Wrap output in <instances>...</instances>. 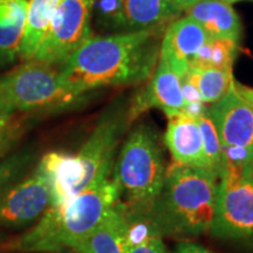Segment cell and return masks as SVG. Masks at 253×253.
Returning <instances> with one entry per match:
<instances>
[{
	"label": "cell",
	"instance_id": "cell-1",
	"mask_svg": "<svg viewBox=\"0 0 253 253\" xmlns=\"http://www.w3.org/2000/svg\"><path fill=\"white\" fill-rule=\"evenodd\" d=\"M164 31L91 36L59 66L60 75L78 96L100 87L149 80L160 59Z\"/></svg>",
	"mask_w": 253,
	"mask_h": 253
},
{
	"label": "cell",
	"instance_id": "cell-2",
	"mask_svg": "<svg viewBox=\"0 0 253 253\" xmlns=\"http://www.w3.org/2000/svg\"><path fill=\"white\" fill-rule=\"evenodd\" d=\"M218 176L204 168L175 163L145 220L170 238L191 240L210 232L216 212Z\"/></svg>",
	"mask_w": 253,
	"mask_h": 253
},
{
	"label": "cell",
	"instance_id": "cell-3",
	"mask_svg": "<svg viewBox=\"0 0 253 253\" xmlns=\"http://www.w3.org/2000/svg\"><path fill=\"white\" fill-rule=\"evenodd\" d=\"M119 203V189L112 175L97 178L75 197L48 207L33 227L4 245L7 251L47 253L71 249L87 236Z\"/></svg>",
	"mask_w": 253,
	"mask_h": 253
},
{
	"label": "cell",
	"instance_id": "cell-4",
	"mask_svg": "<svg viewBox=\"0 0 253 253\" xmlns=\"http://www.w3.org/2000/svg\"><path fill=\"white\" fill-rule=\"evenodd\" d=\"M167 170L157 131L149 123H138L126 136L112 170L120 203L132 219L145 220L162 190Z\"/></svg>",
	"mask_w": 253,
	"mask_h": 253
},
{
	"label": "cell",
	"instance_id": "cell-5",
	"mask_svg": "<svg viewBox=\"0 0 253 253\" xmlns=\"http://www.w3.org/2000/svg\"><path fill=\"white\" fill-rule=\"evenodd\" d=\"M211 236L253 246V161H224Z\"/></svg>",
	"mask_w": 253,
	"mask_h": 253
},
{
	"label": "cell",
	"instance_id": "cell-6",
	"mask_svg": "<svg viewBox=\"0 0 253 253\" xmlns=\"http://www.w3.org/2000/svg\"><path fill=\"white\" fill-rule=\"evenodd\" d=\"M56 66L30 60L0 77V102L17 112L56 109L79 100Z\"/></svg>",
	"mask_w": 253,
	"mask_h": 253
},
{
	"label": "cell",
	"instance_id": "cell-7",
	"mask_svg": "<svg viewBox=\"0 0 253 253\" xmlns=\"http://www.w3.org/2000/svg\"><path fill=\"white\" fill-rule=\"evenodd\" d=\"M93 0H61L33 60L59 67L91 37Z\"/></svg>",
	"mask_w": 253,
	"mask_h": 253
},
{
	"label": "cell",
	"instance_id": "cell-8",
	"mask_svg": "<svg viewBox=\"0 0 253 253\" xmlns=\"http://www.w3.org/2000/svg\"><path fill=\"white\" fill-rule=\"evenodd\" d=\"M236 81V80H235ZM208 107V113L219 136L224 161H253V107L236 89Z\"/></svg>",
	"mask_w": 253,
	"mask_h": 253
},
{
	"label": "cell",
	"instance_id": "cell-9",
	"mask_svg": "<svg viewBox=\"0 0 253 253\" xmlns=\"http://www.w3.org/2000/svg\"><path fill=\"white\" fill-rule=\"evenodd\" d=\"M50 204V189L39 168L0 196V224L20 227L42 216Z\"/></svg>",
	"mask_w": 253,
	"mask_h": 253
},
{
	"label": "cell",
	"instance_id": "cell-10",
	"mask_svg": "<svg viewBox=\"0 0 253 253\" xmlns=\"http://www.w3.org/2000/svg\"><path fill=\"white\" fill-rule=\"evenodd\" d=\"M151 108L163 110L167 116L186 113L188 104L182 89V80L162 59H158L149 84L129 104V123Z\"/></svg>",
	"mask_w": 253,
	"mask_h": 253
},
{
	"label": "cell",
	"instance_id": "cell-11",
	"mask_svg": "<svg viewBox=\"0 0 253 253\" xmlns=\"http://www.w3.org/2000/svg\"><path fill=\"white\" fill-rule=\"evenodd\" d=\"M210 39L208 32L194 19L186 15L176 19L164 31L160 59L182 79L198 50Z\"/></svg>",
	"mask_w": 253,
	"mask_h": 253
},
{
	"label": "cell",
	"instance_id": "cell-12",
	"mask_svg": "<svg viewBox=\"0 0 253 253\" xmlns=\"http://www.w3.org/2000/svg\"><path fill=\"white\" fill-rule=\"evenodd\" d=\"M167 118L168 126L164 134V144L171 154L175 163L210 170L204 153L203 137L196 116L188 113H179Z\"/></svg>",
	"mask_w": 253,
	"mask_h": 253
},
{
	"label": "cell",
	"instance_id": "cell-13",
	"mask_svg": "<svg viewBox=\"0 0 253 253\" xmlns=\"http://www.w3.org/2000/svg\"><path fill=\"white\" fill-rule=\"evenodd\" d=\"M131 227L132 218L119 201L99 225L71 249L78 253H126Z\"/></svg>",
	"mask_w": 253,
	"mask_h": 253
},
{
	"label": "cell",
	"instance_id": "cell-14",
	"mask_svg": "<svg viewBox=\"0 0 253 253\" xmlns=\"http://www.w3.org/2000/svg\"><path fill=\"white\" fill-rule=\"evenodd\" d=\"M38 168L48 181L49 207L66 203L86 189L84 168L77 154L52 151L41 158Z\"/></svg>",
	"mask_w": 253,
	"mask_h": 253
},
{
	"label": "cell",
	"instance_id": "cell-15",
	"mask_svg": "<svg viewBox=\"0 0 253 253\" xmlns=\"http://www.w3.org/2000/svg\"><path fill=\"white\" fill-rule=\"evenodd\" d=\"M181 13L170 0H122V33L164 28Z\"/></svg>",
	"mask_w": 253,
	"mask_h": 253
},
{
	"label": "cell",
	"instance_id": "cell-16",
	"mask_svg": "<svg viewBox=\"0 0 253 253\" xmlns=\"http://www.w3.org/2000/svg\"><path fill=\"white\" fill-rule=\"evenodd\" d=\"M211 38L227 39L239 43L242 23L232 6L221 0H201L185 11Z\"/></svg>",
	"mask_w": 253,
	"mask_h": 253
},
{
	"label": "cell",
	"instance_id": "cell-17",
	"mask_svg": "<svg viewBox=\"0 0 253 253\" xmlns=\"http://www.w3.org/2000/svg\"><path fill=\"white\" fill-rule=\"evenodd\" d=\"M27 0H0V66L19 55L26 25Z\"/></svg>",
	"mask_w": 253,
	"mask_h": 253
},
{
	"label": "cell",
	"instance_id": "cell-18",
	"mask_svg": "<svg viewBox=\"0 0 253 253\" xmlns=\"http://www.w3.org/2000/svg\"><path fill=\"white\" fill-rule=\"evenodd\" d=\"M60 2L61 0H30L24 37L19 50V58L23 61L34 59Z\"/></svg>",
	"mask_w": 253,
	"mask_h": 253
},
{
	"label": "cell",
	"instance_id": "cell-19",
	"mask_svg": "<svg viewBox=\"0 0 253 253\" xmlns=\"http://www.w3.org/2000/svg\"><path fill=\"white\" fill-rule=\"evenodd\" d=\"M201 97L204 104H212L220 100L232 86V69L190 68L182 78Z\"/></svg>",
	"mask_w": 253,
	"mask_h": 253
},
{
	"label": "cell",
	"instance_id": "cell-20",
	"mask_svg": "<svg viewBox=\"0 0 253 253\" xmlns=\"http://www.w3.org/2000/svg\"><path fill=\"white\" fill-rule=\"evenodd\" d=\"M238 47L236 41L211 38L195 55L190 68L232 69Z\"/></svg>",
	"mask_w": 253,
	"mask_h": 253
},
{
	"label": "cell",
	"instance_id": "cell-21",
	"mask_svg": "<svg viewBox=\"0 0 253 253\" xmlns=\"http://www.w3.org/2000/svg\"><path fill=\"white\" fill-rule=\"evenodd\" d=\"M196 120H197L199 129H201L202 132V137H203L204 153L209 164V169L219 177V173L224 166V154L223 149H221L219 136L217 134L212 120L209 116L207 107H204L198 113Z\"/></svg>",
	"mask_w": 253,
	"mask_h": 253
},
{
	"label": "cell",
	"instance_id": "cell-22",
	"mask_svg": "<svg viewBox=\"0 0 253 253\" xmlns=\"http://www.w3.org/2000/svg\"><path fill=\"white\" fill-rule=\"evenodd\" d=\"M126 253H170L163 237L147 220L132 219L128 248Z\"/></svg>",
	"mask_w": 253,
	"mask_h": 253
},
{
	"label": "cell",
	"instance_id": "cell-23",
	"mask_svg": "<svg viewBox=\"0 0 253 253\" xmlns=\"http://www.w3.org/2000/svg\"><path fill=\"white\" fill-rule=\"evenodd\" d=\"M93 15L104 33H122V0H93Z\"/></svg>",
	"mask_w": 253,
	"mask_h": 253
},
{
	"label": "cell",
	"instance_id": "cell-24",
	"mask_svg": "<svg viewBox=\"0 0 253 253\" xmlns=\"http://www.w3.org/2000/svg\"><path fill=\"white\" fill-rule=\"evenodd\" d=\"M31 156L26 153L12 155L0 162V196L9 188L15 178L30 163Z\"/></svg>",
	"mask_w": 253,
	"mask_h": 253
},
{
	"label": "cell",
	"instance_id": "cell-25",
	"mask_svg": "<svg viewBox=\"0 0 253 253\" xmlns=\"http://www.w3.org/2000/svg\"><path fill=\"white\" fill-rule=\"evenodd\" d=\"M17 110L0 102V156L5 153L19 130Z\"/></svg>",
	"mask_w": 253,
	"mask_h": 253
},
{
	"label": "cell",
	"instance_id": "cell-26",
	"mask_svg": "<svg viewBox=\"0 0 253 253\" xmlns=\"http://www.w3.org/2000/svg\"><path fill=\"white\" fill-rule=\"evenodd\" d=\"M172 253H213L212 251L205 248L203 245H199L197 243L191 240H182L179 244L173 250Z\"/></svg>",
	"mask_w": 253,
	"mask_h": 253
},
{
	"label": "cell",
	"instance_id": "cell-27",
	"mask_svg": "<svg viewBox=\"0 0 253 253\" xmlns=\"http://www.w3.org/2000/svg\"><path fill=\"white\" fill-rule=\"evenodd\" d=\"M235 86L236 89L238 90V93L253 107V88L243 86L242 84H239L237 81H235Z\"/></svg>",
	"mask_w": 253,
	"mask_h": 253
},
{
	"label": "cell",
	"instance_id": "cell-28",
	"mask_svg": "<svg viewBox=\"0 0 253 253\" xmlns=\"http://www.w3.org/2000/svg\"><path fill=\"white\" fill-rule=\"evenodd\" d=\"M170 1L176 6L179 11L185 12L186 9L191 7V6H194L195 4H197L201 0H170Z\"/></svg>",
	"mask_w": 253,
	"mask_h": 253
},
{
	"label": "cell",
	"instance_id": "cell-29",
	"mask_svg": "<svg viewBox=\"0 0 253 253\" xmlns=\"http://www.w3.org/2000/svg\"><path fill=\"white\" fill-rule=\"evenodd\" d=\"M47 253H78V252H75L74 250H72V249H69V248H67V249H61V250H58V251H53V252H47Z\"/></svg>",
	"mask_w": 253,
	"mask_h": 253
},
{
	"label": "cell",
	"instance_id": "cell-30",
	"mask_svg": "<svg viewBox=\"0 0 253 253\" xmlns=\"http://www.w3.org/2000/svg\"><path fill=\"white\" fill-rule=\"evenodd\" d=\"M221 1L227 2V4H233V2H238V1H243V0H221Z\"/></svg>",
	"mask_w": 253,
	"mask_h": 253
}]
</instances>
